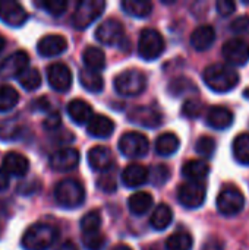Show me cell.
<instances>
[{"label": "cell", "instance_id": "20", "mask_svg": "<svg viewBox=\"0 0 249 250\" xmlns=\"http://www.w3.org/2000/svg\"><path fill=\"white\" fill-rule=\"evenodd\" d=\"M3 170L7 176L10 174L15 177H22L29 170V161L25 155L12 151L3 157Z\"/></svg>", "mask_w": 249, "mask_h": 250}, {"label": "cell", "instance_id": "4", "mask_svg": "<svg viewBox=\"0 0 249 250\" xmlns=\"http://www.w3.org/2000/svg\"><path fill=\"white\" fill-rule=\"evenodd\" d=\"M145 88H147V76L136 69L123 70L114 78L116 92L125 97L139 95L145 91Z\"/></svg>", "mask_w": 249, "mask_h": 250}, {"label": "cell", "instance_id": "29", "mask_svg": "<svg viewBox=\"0 0 249 250\" xmlns=\"http://www.w3.org/2000/svg\"><path fill=\"white\" fill-rule=\"evenodd\" d=\"M82 60L87 66L85 69H90L92 72H98L106 66V54L101 48L97 47H87L82 54Z\"/></svg>", "mask_w": 249, "mask_h": 250}, {"label": "cell", "instance_id": "45", "mask_svg": "<svg viewBox=\"0 0 249 250\" xmlns=\"http://www.w3.org/2000/svg\"><path fill=\"white\" fill-rule=\"evenodd\" d=\"M230 29L235 34H247L249 32V18L248 16H238L236 19L232 21Z\"/></svg>", "mask_w": 249, "mask_h": 250}, {"label": "cell", "instance_id": "49", "mask_svg": "<svg viewBox=\"0 0 249 250\" xmlns=\"http://www.w3.org/2000/svg\"><path fill=\"white\" fill-rule=\"evenodd\" d=\"M7 188H9V176L6 174L4 170L0 168V192L6 190Z\"/></svg>", "mask_w": 249, "mask_h": 250}, {"label": "cell", "instance_id": "11", "mask_svg": "<svg viewBox=\"0 0 249 250\" xmlns=\"http://www.w3.org/2000/svg\"><path fill=\"white\" fill-rule=\"evenodd\" d=\"M129 120L136 126L156 129L163 125V113L154 105H136L131 110Z\"/></svg>", "mask_w": 249, "mask_h": 250}, {"label": "cell", "instance_id": "42", "mask_svg": "<svg viewBox=\"0 0 249 250\" xmlns=\"http://www.w3.org/2000/svg\"><path fill=\"white\" fill-rule=\"evenodd\" d=\"M82 243H84L85 249L101 250L103 246H104V236L100 234V231L90 233V234H84L82 236Z\"/></svg>", "mask_w": 249, "mask_h": 250}, {"label": "cell", "instance_id": "55", "mask_svg": "<svg viewBox=\"0 0 249 250\" xmlns=\"http://www.w3.org/2000/svg\"><path fill=\"white\" fill-rule=\"evenodd\" d=\"M0 236H1V224H0Z\"/></svg>", "mask_w": 249, "mask_h": 250}, {"label": "cell", "instance_id": "50", "mask_svg": "<svg viewBox=\"0 0 249 250\" xmlns=\"http://www.w3.org/2000/svg\"><path fill=\"white\" fill-rule=\"evenodd\" d=\"M56 250H78V248L75 246V243L73 242H70V240H66V242H63L59 248Z\"/></svg>", "mask_w": 249, "mask_h": 250}, {"label": "cell", "instance_id": "3", "mask_svg": "<svg viewBox=\"0 0 249 250\" xmlns=\"http://www.w3.org/2000/svg\"><path fill=\"white\" fill-rule=\"evenodd\" d=\"M56 202L66 209H75L81 207L85 201V189L81 182L75 179L62 180L54 189Z\"/></svg>", "mask_w": 249, "mask_h": 250}, {"label": "cell", "instance_id": "14", "mask_svg": "<svg viewBox=\"0 0 249 250\" xmlns=\"http://www.w3.org/2000/svg\"><path fill=\"white\" fill-rule=\"evenodd\" d=\"M47 79L57 92H68L72 86V72L65 63H51L47 67Z\"/></svg>", "mask_w": 249, "mask_h": 250}, {"label": "cell", "instance_id": "54", "mask_svg": "<svg viewBox=\"0 0 249 250\" xmlns=\"http://www.w3.org/2000/svg\"><path fill=\"white\" fill-rule=\"evenodd\" d=\"M244 97H245L247 100H249V86L245 89V91H244Z\"/></svg>", "mask_w": 249, "mask_h": 250}, {"label": "cell", "instance_id": "53", "mask_svg": "<svg viewBox=\"0 0 249 250\" xmlns=\"http://www.w3.org/2000/svg\"><path fill=\"white\" fill-rule=\"evenodd\" d=\"M4 45H6V41H4V38H3V37H0V53L3 51Z\"/></svg>", "mask_w": 249, "mask_h": 250}, {"label": "cell", "instance_id": "27", "mask_svg": "<svg viewBox=\"0 0 249 250\" xmlns=\"http://www.w3.org/2000/svg\"><path fill=\"white\" fill-rule=\"evenodd\" d=\"M128 207L132 214L144 215L153 207V196L148 192H136L128 199Z\"/></svg>", "mask_w": 249, "mask_h": 250}, {"label": "cell", "instance_id": "51", "mask_svg": "<svg viewBox=\"0 0 249 250\" xmlns=\"http://www.w3.org/2000/svg\"><path fill=\"white\" fill-rule=\"evenodd\" d=\"M32 104H34V105H40V107H38V110H47V108H48V105H50L44 98H41V100H38V101H34Z\"/></svg>", "mask_w": 249, "mask_h": 250}, {"label": "cell", "instance_id": "48", "mask_svg": "<svg viewBox=\"0 0 249 250\" xmlns=\"http://www.w3.org/2000/svg\"><path fill=\"white\" fill-rule=\"evenodd\" d=\"M201 250H225V243L217 237H211L204 243Z\"/></svg>", "mask_w": 249, "mask_h": 250}, {"label": "cell", "instance_id": "10", "mask_svg": "<svg viewBox=\"0 0 249 250\" xmlns=\"http://www.w3.org/2000/svg\"><path fill=\"white\" fill-rule=\"evenodd\" d=\"M205 195L207 192L204 185L195 182H186L179 186L178 201L182 207L188 209H197L203 207V204L205 202Z\"/></svg>", "mask_w": 249, "mask_h": 250}, {"label": "cell", "instance_id": "38", "mask_svg": "<svg viewBox=\"0 0 249 250\" xmlns=\"http://www.w3.org/2000/svg\"><path fill=\"white\" fill-rule=\"evenodd\" d=\"M100 227H101V214L95 209L85 214L84 218L81 220V229H82L84 234L97 233V231H100Z\"/></svg>", "mask_w": 249, "mask_h": 250}, {"label": "cell", "instance_id": "24", "mask_svg": "<svg viewBox=\"0 0 249 250\" xmlns=\"http://www.w3.org/2000/svg\"><path fill=\"white\" fill-rule=\"evenodd\" d=\"M68 114L76 125H85L94 116L91 105L81 98H75L68 104Z\"/></svg>", "mask_w": 249, "mask_h": 250}, {"label": "cell", "instance_id": "19", "mask_svg": "<svg viewBox=\"0 0 249 250\" xmlns=\"http://www.w3.org/2000/svg\"><path fill=\"white\" fill-rule=\"evenodd\" d=\"M205 123L216 130H225L233 125V113L225 105H213L207 111Z\"/></svg>", "mask_w": 249, "mask_h": 250}, {"label": "cell", "instance_id": "47", "mask_svg": "<svg viewBox=\"0 0 249 250\" xmlns=\"http://www.w3.org/2000/svg\"><path fill=\"white\" fill-rule=\"evenodd\" d=\"M62 123V117L59 113H51L45 117V120L43 122V126L45 129H50V130H56Z\"/></svg>", "mask_w": 249, "mask_h": 250}, {"label": "cell", "instance_id": "21", "mask_svg": "<svg viewBox=\"0 0 249 250\" xmlns=\"http://www.w3.org/2000/svg\"><path fill=\"white\" fill-rule=\"evenodd\" d=\"M87 130L92 138L106 139L114 132V122L103 114H95L87 123Z\"/></svg>", "mask_w": 249, "mask_h": 250}, {"label": "cell", "instance_id": "12", "mask_svg": "<svg viewBox=\"0 0 249 250\" xmlns=\"http://www.w3.org/2000/svg\"><path fill=\"white\" fill-rule=\"evenodd\" d=\"M222 54L229 64L242 66L249 62V42L242 38H232L223 44Z\"/></svg>", "mask_w": 249, "mask_h": 250}, {"label": "cell", "instance_id": "35", "mask_svg": "<svg viewBox=\"0 0 249 250\" xmlns=\"http://www.w3.org/2000/svg\"><path fill=\"white\" fill-rule=\"evenodd\" d=\"M19 85L26 91H35L41 85V75L35 67H28L23 73L18 76Z\"/></svg>", "mask_w": 249, "mask_h": 250}, {"label": "cell", "instance_id": "5", "mask_svg": "<svg viewBox=\"0 0 249 250\" xmlns=\"http://www.w3.org/2000/svg\"><path fill=\"white\" fill-rule=\"evenodd\" d=\"M166 48V42L163 35L153 28L142 29L138 41V53L144 60H156L158 59Z\"/></svg>", "mask_w": 249, "mask_h": 250}, {"label": "cell", "instance_id": "34", "mask_svg": "<svg viewBox=\"0 0 249 250\" xmlns=\"http://www.w3.org/2000/svg\"><path fill=\"white\" fill-rule=\"evenodd\" d=\"M192 246L194 240L188 233H175L166 240V250H191Z\"/></svg>", "mask_w": 249, "mask_h": 250}, {"label": "cell", "instance_id": "9", "mask_svg": "<svg viewBox=\"0 0 249 250\" xmlns=\"http://www.w3.org/2000/svg\"><path fill=\"white\" fill-rule=\"evenodd\" d=\"M95 38L104 45H122V41L125 40V28L120 21L109 18L95 29Z\"/></svg>", "mask_w": 249, "mask_h": 250}, {"label": "cell", "instance_id": "52", "mask_svg": "<svg viewBox=\"0 0 249 250\" xmlns=\"http://www.w3.org/2000/svg\"><path fill=\"white\" fill-rule=\"evenodd\" d=\"M112 250H132L129 246H126V245H117V246H114Z\"/></svg>", "mask_w": 249, "mask_h": 250}, {"label": "cell", "instance_id": "36", "mask_svg": "<svg viewBox=\"0 0 249 250\" xmlns=\"http://www.w3.org/2000/svg\"><path fill=\"white\" fill-rule=\"evenodd\" d=\"M22 132V125L18 119H7L0 122V139L3 141H13Z\"/></svg>", "mask_w": 249, "mask_h": 250}, {"label": "cell", "instance_id": "44", "mask_svg": "<svg viewBox=\"0 0 249 250\" xmlns=\"http://www.w3.org/2000/svg\"><path fill=\"white\" fill-rule=\"evenodd\" d=\"M170 179V168L164 164H160L154 167L153 170V183L156 186H163L169 182Z\"/></svg>", "mask_w": 249, "mask_h": 250}, {"label": "cell", "instance_id": "23", "mask_svg": "<svg viewBox=\"0 0 249 250\" xmlns=\"http://www.w3.org/2000/svg\"><path fill=\"white\" fill-rule=\"evenodd\" d=\"M191 45L197 51L208 50L216 41V29L211 25H201L191 34Z\"/></svg>", "mask_w": 249, "mask_h": 250}, {"label": "cell", "instance_id": "18", "mask_svg": "<svg viewBox=\"0 0 249 250\" xmlns=\"http://www.w3.org/2000/svg\"><path fill=\"white\" fill-rule=\"evenodd\" d=\"M88 164L95 171H110L114 164V157L112 151L106 146H94L88 152Z\"/></svg>", "mask_w": 249, "mask_h": 250}, {"label": "cell", "instance_id": "32", "mask_svg": "<svg viewBox=\"0 0 249 250\" xmlns=\"http://www.w3.org/2000/svg\"><path fill=\"white\" fill-rule=\"evenodd\" d=\"M233 157L239 164L249 166V133H242L235 138Z\"/></svg>", "mask_w": 249, "mask_h": 250}, {"label": "cell", "instance_id": "31", "mask_svg": "<svg viewBox=\"0 0 249 250\" xmlns=\"http://www.w3.org/2000/svg\"><path fill=\"white\" fill-rule=\"evenodd\" d=\"M122 9L125 13L135 18H147L153 12V3L148 0H123Z\"/></svg>", "mask_w": 249, "mask_h": 250}, {"label": "cell", "instance_id": "33", "mask_svg": "<svg viewBox=\"0 0 249 250\" xmlns=\"http://www.w3.org/2000/svg\"><path fill=\"white\" fill-rule=\"evenodd\" d=\"M19 103V94L10 85L0 86V113L10 111Z\"/></svg>", "mask_w": 249, "mask_h": 250}, {"label": "cell", "instance_id": "43", "mask_svg": "<svg viewBox=\"0 0 249 250\" xmlns=\"http://www.w3.org/2000/svg\"><path fill=\"white\" fill-rule=\"evenodd\" d=\"M97 186L100 188V190H103L106 193H113L116 190V188H117V182H116L114 176L110 171H106L98 177Z\"/></svg>", "mask_w": 249, "mask_h": 250}, {"label": "cell", "instance_id": "1", "mask_svg": "<svg viewBox=\"0 0 249 250\" xmlns=\"http://www.w3.org/2000/svg\"><path fill=\"white\" fill-rule=\"evenodd\" d=\"M203 79L211 91L225 94L238 86L239 73L227 64L214 63V64H210L208 67H205V70L203 73Z\"/></svg>", "mask_w": 249, "mask_h": 250}, {"label": "cell", "instance_id": "16", "mask_svg": "<svg viewBox=\"0 0 249 250\" xmlns=\"http://www.w3.org/2000/svg\"><path fill=\"white\" fill-rule=\"evenodd\" d=\"M79 152L73 148H63L50 155L48 164L54 171L66 173L72 171L79 164Z\"/></svg>", "mask_w": 249, "mask_h": 250}, {"label": "cell", "instance_id": "13", "mask_svg": "<svg viewBox=\"0 0 249 250\" xmlns=\"http://www.w3.org/2000/svg\"><path fill=\"white\" fill-rule=\"evenodd\" d=\"M29 64V56L22 51L18 50L12 54H9L0 64V76L4 79H10V78H18L21 73H23L28 69Z\"/></svg>", "mask_w": 249, "mask_h": 250}, {"label": "cell", "instance_id": "8", "mask_svg": "<svg viewBox=\"0 0 249 250\" xmlns=\"http://www.w3.org/2000/svg\"><path fill=\"white\" fill-rule=\"evenodd\" d=\"M245 207L244 193L235 186L225 188L217 196V209L222 215L233 217L238 215Z\"/></svg>", "mask_w": 249, "mask_h": 250}, {"label": "cell", "instance_id": "37", "mask_svg": "<svg viewBox=\"0 0 249 250\" xmlns=\"http://www.w3.org/2000/svg\"><path fill=\"white\" fill-rule=\"evenodd\" d=\"M195 91H197V86L192 83V81L188 78H183V76L176 78L169 83V92L175 97H181L183 94L195 92Z\"/></svg>", "mask_w": 249, "mask_h": 250}, {"label": "cell", "instance_id": "46", "mask_svg": "<svg viewBox=\"0 0 249 250\" xmlns=\"http://www.w3.org/2000/svg\"><path fill=\"white\" fill-rule=\"evenodd\" d=\"M216 7H217V12L222 15V16H230L235 9H236V4L235 1L232 0H219L216 3Z\"/></svg>", "mask_w": 249, "mask_h": 250}, {"label": "cell", "instance_id": "40", "mask_svg": "<svg viewBox=\"0 0 249 250\" xmlns=\"http://www.w3.org/2000/svg\"><path fill=\"white\" fill-rule=\"evenodd\" d=\"M53 16H60L66 9H68V1L66 0H43L35 3Z\"/></svg>", "mask_w": 249, "mask_h": 250}, {"label": "cell", "instance_id": "15", "mask_svg": "<svg viewBox=\"0 0 249 250\" xmlns=\"http://www.w3.org/2000/svg\"><path fill=\"white\" fill-rule=\"evenodd\" d=\"M0 21L9 26H22L28 21V12L25 7L13 0L0 1Z\"/></svg>", "mask_w": 249, "mask_h": 250}, {"label": "cell", "instance_id": "7", "mask_svg": "<svg viewBox=\"0 0 249 250\" xmlns=\"http://www.w3.org/2000/svg\"><path fill=\"white\" fill-rule=\"evenodd\" d=\"M119 149L128 158H142L150 149V142L139 132H126L119 139Z\"/></svg>", "mask_w": 249, "mask_h": 250}, {"label": "cell", "instance_id": "6", "mask_svg": "<svg viewBox=\"0 0 249 250\" xmlns=\"http://www.w3.org/2000/svg\"><path fill=\"white\" fill-rule=\"evenodd\" d=\"M106 1L103 0H82L78 3L73 16L72 23L76 29H85L88 28L104 10Z\"/></svg>", "mask_w": 249, "mask_h": 250}, {"label": "cell", "instance_id": "17", "mask_svg": "<svg viewBox=\"0 0 249 250\" xmlns=\"http://www.w3.org/2000/svg\"><path fill=\"white\" fill-rule=\"evenodd\" d=\"M68 48V40L63 35L59 34H48L38 40L37 50L43 57H54L66 51Z\"/></svg>", "mask_w": 249, "mask_h": 250}, {"label": "cell", "instance_id": "2", "mask_svg": "<svg viewBox=\"0 0 249 250\" xmlns=\"http://www.w3.org/2000/svg\"><path fill=\"white\" fill-rule=\"evenodd\" d=\"M59 239V230L45 223L29 226L22 236V248L25 250H47Z\"/></svg>", "mask_w": 249, "mask_h": 250}, {"label": "cell", "instance_id": "28", "mask_svg": "<svg viewBox=\"0 0 249 250\" xmlns=\"http://www.w3.org/2000/svg\"><path fill=\"white\" fill-rule=\"evenodd\" d=\"M173 221V211L169 205L166 204H160L154 211H153V215H151V226L154 230H158V231H163L166 230Z\"/></svg>", "mask_w": 249, "mask_h": 250}, {"label": "cell", "instance_id": "26", "mask_svg": "<svg viewBox=\"0 0 249 250\" xmlns=\"http://www.w3.org/2000/svg\"><path fill=\"white\" fill-rule=\"evenodd\" d=\"M179 146H181V141L172 132H166V133L160 135L156 141V152L161 157L173 155L179 149Z\"/></svg>", "mask_w": 249, "mask_h": 250}, {"label": "cell", "instance_id": "30", "mask_svg": "<svg viewBox=\"0 0 249 250\" xmlns=\"http://www.w3.org/2000/svg\"><path fill=\"white\" fill-rule=\"evenodd\" d=\"M79 82H81V85L87 91L94 92V94L101 92L103 88H104V79H103V76L98 72H92L90 69H82L79 72Z\"/></svg>", "mask_w": 249, "mask_h": 250}, {"label": "cell", "instance_id": "39", "mask_svg": "<svg viewBox=\"0 0 249 250\" xmlns=\"http://www.w3.org/2000/svg\"><path fill=\"white\" fill-rule=\"evenodd\" d=\"M195 151L201 155V157H205V158H210L213 157L214 151H216V141L210 136H201L198 141H197V145H195Z\"/></svg>", "mask_w": 249, "mask_h": 250}, {"label": "cell", "instance_id": "41", "mask_svg": "<svg viewBox=\"0 0 249 250\" xmlns=\"http://www.w3.org/2000/svg\"><path fill=\"white\" fill-rule=\"evenodd\" d=\"M203 113V103L197 98H189L182 105V114L188 119H197Z\"/></svg>", "mask_w": 249, "mask_h": 250}, {"label": "cell", "instance_id": "25", "mask_svg": "<svg viewBox=\"0 0 249 250\" xmlns=\"http://www.w3.org/2000/svg\"><path fill=\"white\" fill-rule=\"evenodd\" d=\"M208 173H210V166L203 160H191L182 167L183 177L195 183H200L201 180H204L208 176Z\"/></svg>", "mask_w": 249, "mask_h": 250}, {"label": "cell", "instance_id": "22", "mask_svg": "<svg viewBox=\"0 0 249 250\" xmlns=\"http://www.w3.org/2000/svg\"><path fill=\"white\" fill-rule=\"evenodd\" d=\"M150 177L148 168L142 164H129L122 171V182L128 188H139L147 183Z\"/></svg>", "mask_w": 249, "mask_h": 250}]
</instances>
